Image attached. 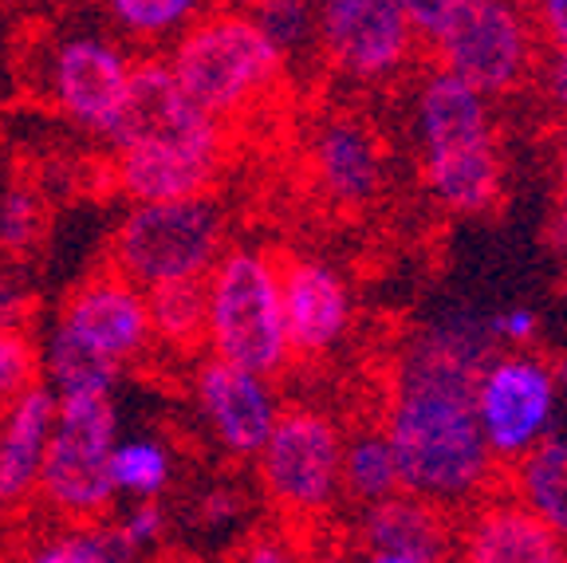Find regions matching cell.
<instances>
[{
  "label": "cell",
  "instance_id": "6da1fadb",
  "mask_svg": "<svg viewBox=\"0 0 567 563\" xmlns=\"http://www.w3.org/2000/svg\"><path fill=\"white\" fill-rule=\"evenodd\" d=\"M493 355L485 319L465 311L414 335L382 418L402 493L445 509L481 501L496 484V461L473 410V387Z\"/></svg>",
  "mask_w": 567,
  "mask_h": 563
},
{
  "label": "cell",
  "instance_id": "7a4b0ae2",
  "mask_svg": "<svg viewBox=\"0 0 567 563\" xmlns=\"http://www.w3.org/2000/svg\"><path fill=\"white\" fill-rule=\"evenodd\" d=\"M169 71L182 95L229 139L257 123L288 83V60L276 52L257 17L229 4L202 12L182 32L169 52Z\"/></svg>",
  "mask_w": 567,
  "mask_h": 563
},
{
  "label": "cell",
  "instance_id": "3957f363",
  "mask_svg": "<svg viewBox=\"0 0 567 563\" xmlns=\"http://www.w3.org/2000/svg\"><path fill=\"white\" fill-rule=\"evenodd\" d=\"M414 119L430 197L457 217H481L493 209L505 190V166H501L488 99L445 71L430 68L417 83Z\"/></svg>",
  "mask_w": 567,
  "mask_h": 563
},
{
  "label": "cell",
  "instance_id": "277c9868",
  "mask_svg": "<svg viewBox=\"0 0 567 563\" xmlns=\"http://www.w3.org/2000/svg\"><path fill=\"white\" fill-rule=\"evenodd\" d=\"M225 229L229 221L213 197L138 205L111 229L99 260L138 291L209 276L225 253Z\"/></svg>",
  "mask_w": 567,
  "mask_h": 563
},
{
  "label": "cell",
  "instance_id": "5b68a950",
  "mask_svg": "<svg viewBox=\"0 0 567 563\" xmlns=\"http://www.w3.org/2000/svg\"><path fill=\"white\" fill-rule=\"evenodd\" d=\"M209 351L260 379L280 375L292 355L284 339L276 253L229 248L209 273Z\"/></svg>",
  "mask_w": 567,
  "mask_h": 563
},
{
  "label": "cell",
  "instance_id": "8992f818",
  "mask_svg": "<svg viewBox=\"0 0 567 563\" xmlns=\"http://www.w3.org/2000/svg\"><path fill=\"white\" fill-rule=\"evenodd\" d=\"M422 48L430 52V68L461 80L488 103L528 88L544 55L528 0H473Z\"/></svg>",
  "mask_w": 567,
  "mask_h": 563
},
{
  "label": "cell",
  "instance_id": "52a82bcc",
  "mask_svg": "<svg viewBox=\"0 0 567 563\" xmlns=\"http://www.w3.org/2000/svg\"><path fill=\"white\" fill-rule=\"evenodd\" d=\"M115 406L111 395H83L55 402V426L40 465L35 501L55 524H99L115 509L111 484Z\"/></svg>",
  "mask_w": 567,
  "mask_h": 563
},
{
  "label": "cell",
  "instance_id": "ba28073f",
  "mask_svg": "<svg viewBox=\"0 0 567 563\" xmlns=\"http://www.w3.org/2000/svg\"><path fill=\"white\" fill-rule=\"evenodd\" d=\"M343 469V433L328 414L308 406H288L276 414L265 449L257 453L260 489L268 504L280 512L284 532L311 529L319 516H328Z\"/></svg>",
  "mask_w": 567,
  "mask_h": 563
},
{
  "label": "cell",
  "instance_id": "9c48e42d",
  "mask_svg": "<svg viewBox=\"0 0 567 563\" xmlns=\"http://www.w3.org/2000/svg\"><path fill=\"white\" fill-rule=\"evenodd\" d=\"M559 382L548 359L528 351H496L473 387L481 438L496 465H513L551 433Z\"/></svg>",
  "mask_w": 567,
  "mask_h": 563
},
{
  "label": "cell",
  "instance_id": "30bf717a",
  "mask_svg": "<svg viewBox=\"0 0 567 563\" xmlns=\"http://www.w3.org/2000/svg\"><path fill=\"white\" fill-rule=\"evenodd\" d=\"M103 134L115 150H189L221 158L233 150L229 134L182 95L166 60L131 63L123 99Z\"/></svg>",
  "mask_w": 567,
  "mask_h": 563
},
{
  "label": "cell",
  "instance_id": "8fae6325",
  "mask_svg": "<svg viewBox=\"0 0 567 563\" xmlns=\"http://www.w3.org/2000/svg\"><path fill=\"white\" fill-rule=\"evenodd\" d=\"M417 48L399 0H316V52L343 80H399Z\"/></svg>",
  "mask_w": 567,
  "mask_h": 563
},
{
  "label": "cell",
  "instance_id": "7c38bea8",
  "mask_svg": "<svg viewBox=\"0 0 567 563\" xmlns=\"http://www.w3.org/2000/svg\"><path fill=\"white\" fill-rule=\"evenodd\" d=\"M311 190L319 202L339 213H359L382 194L386 185V154L371 123L351 111L323 115L311 126L308 150H303Z\"/></svg>",
  "mask_w": 567,
  "mask_h": 563
},
{
  "label": "cell",
  "instance_id": "4fadbf2b",
  "mask_svg": "<svg viewBox=\"0 0 567 563\" xmlns=\"http://www.w3.org/2000/svg\"><path fill=\"white\" fill-rule=\"evenodd\" d=\"M60 327H68L75 339L95 347L111 362H142L154 351L151 316H146V296L134 284L99 260L83 280L71 284L63 296Z\"/></svg>",
  "mask_w": 567,
  "mask_h": 563
},
{
  "label": "cell",
  "instance_id": "5bb4252c",
  "mask_svg": "<svg viewBox=\"0 0 567 563\" xmlns=\"http://www.w3.org/2000/svg\"><path fill=\"white\" fill-rule=\"evenodd\" d=\"M280 273L284 339L292 359H319L343 339L351 324V291L347 280L323 260L308 256H276Z\"/></svg>",
  "mask_w": 567,
  "mask_h": 563
},
{
  "label": "cell",
  "instance_id": "9a60e30c",
  "mask_svg": "<svg viewBox=\"0 0 567 563\" xmlns=\"http://www.w3.org/2000/svg\"><path fill=\"white\" fill-rule=\"evenodd\" d=\"M194 387L205 422H209L213 438L225 446V453H233V458H257L260 449H265L268 433H272L276 414H280L268 379L209 355V359L197 362Z\"/></svg>",
  "mask_w": 567,
  "mask_h": 563
},
{
  "label": "cell",
  "instance_id": "2e32d148",
  "mask_svg": "<svg viewBox=\"0 0 567 563\" xmlns=\"http://www.w3.org/2000/svg\"><path fill=\"white\" fill-rule=\"evenodd\" d=\"M131 63L123 60L118 48L95 35H75L60 44L48 60V83H52V103L60 115L87 131H106L115 115L118 99L126 88Z\"/></svg>",
  "mask_w": 567,
  "mask_h": 563
},
{
  "label": "cell",
  "instance_id": "e0dca14e",
  "mask_svg": "<svg viewBox=\"0 0 567 563\" xmlns=\"http://www.w3.org/2000/svg\"><path fill=\"white\" fill-rule=\"evenodd\" d=\"M225 162L221 154L189 150H115L106 158V194H123L138 205L209 197Z\"/></svg>",
  "mask_w": 567,
  "mask_h": 563
},
{
  "label": "cell",
  "instance_id": "ac0fdd59",
  "mask_svg": "<svg viewBox=\"0 0 567 563\" xmlns=\"http://www.w3.org/2000/svg\"><path fill=\"white\" fill-rule=\"evenodd\" d=\"M457 555L461 563H567V540L513 497H488L461 524Z\"/></svg>",
  "mask_w": 567,
  "mask_h": 563
},
{
  "label": "cell",
  "instance_id": "d6986e66",
  "mask_svg": "<svg viewBox=\"0 0 567 563\" xmlns=\"http://www.w3.org/2000/svg\"><path fill=\"white\" fill-rule=\"evenodd\" d=\"M55 426V395L40 382L24 398L0 410V516L35 501L40 465Z\"/></svg>",
  "mask_w": 567,
  "mask_h": 563
},
{
  "label": "cell",
  "instance_id": "ffe728a7",
  "mask_svg": "<svg viewBox=\"0 0 567 563\" xmlns=\"http://www.w3.org/2000/svg\"><path fill=\"white\" fill-rule=\"evenodd\" d=\"M359 540L367 552L414 555L425 563H445V555L457 544L445 509L410 493H394L379 504H367L359 516Z\"/></svg>",
  "mask_w": 567,
  "mask_h": 563
},
{
  "label": "cell",
  "instance_id": "44dd1931",
  "mask_svg": "<svg viewBox=\"0 0 567 563\" xmlns=\"http://www.w3.org/2000/svg\"><path fill=\"white\" fill-rule=\"evenodd\" d=\"M142 296L154 347H166L177 359H202L209 351V276L154 284Z\"/></svg>",
  "mask_w": 567,
  "mask_h": 563
},
{
  "label": "cell",
  "instance_id": "7402d4cb",
  "mask_svg": "<svg viewBox=\"0 0 567 563\" xmlns=\"http://www.w3.org/2000/svg\"><path fill=\"white\" fill-rule=\"evenodd\" d=\"M508 497L567 540V433H548L508 469Z\"/></svg>",
  "mask_w": 567,
  "mask_h": 563
},
{
  "label": "cell",
  "instance_id": "603a6c76",
  "mask_svg": "<svg viewBox=\"0 0 567 563\" xmlns=\"http://www.w3.org/2000/svg\"><path fill=\"white\" fill-rule=\"evenodd\" d=\"M142 552L123 536L118 524H60L55 532L32 536L4 563H138Z\"/></svg>",
  "mask_w": 567,
  "mask_h": 563
},
{
  "label": "cell",
  "instance_id": "cb8c5ba5",
  "mask_svg": "<svg viewBox=\"0 0 567 563\" xmlns=\"http://www.w3.org/2000/svg\"><path fill=\"white\" fill-rule=\"evenodd\" d=\"M52 229V205L48 190L35 177H20L0 202V260L28 265L35 253H44Z\"/></svg>",
  "mask_w": 567,
  "mask_h": 563
},
{
  "label": "cell",
  "instance_id": "d4e9b609",
  "mask_svg": "<svg viewBox=\"0 0 567 563\" xmlns=\"http://www.w3.org/2000/svg\"><path fill=\"white\" fill-rule=\"evenodd\" d=\"M339 484L343 493L363 504H379L386 497L402 493L399 465H394V449H390L386 433L379 430H359L354 438L343 441V469H339Z\"/></svg>",
  "mask_w": 567,
  "mask_h": 563
},
{
  "label": "cell",
  "instance_id": "484cf974",
  "mask_svg": "<svg viewBox=\"0 0 567 563\" xmlns=\"http://www.w3.org/2000/svg\"><path fill=\"white\" fill-rule=\"evenodd\" d=\"M48 367H52V382L60 390V398H83V395H111L118 379V362H111L106 355H99L95 347H87L83 339L60 327L55 331L52 355H48Z\"/></svg>",
  "mask_w": 567,
  "mask_h": 563
},
{
  "label": "cell",
  "instance_id": "4316f807",
  "mask_svg": "<svg viewBox=\"0 0 567 563\" xmlns=\"http://www.w3.org/2000/svg\"><path fill=\"white\" fill-rule=\"evenodd\" d=\"M111 484L115 493H131L142 501H158L169 484V453L158 441H126L111 453Z\"/></svg>",
  "mask_w": 567,
  "mask_h": 563
},
{
  "label": "cell",
  "instance_id": "83f0119b",
  "mask_svg": "<svg viewBox=\"0 0 567 563\" xmlns=\"http://www.w3.org/2000/svg\"><path fill=\"white\" fill-rule=\"evenodd\" d=\"M205 0H106L111 17L123 24V32L162 40V35L189 28L202 17Z\"/></svg>",
  "mask_w": 567,
  "mask_h": 563
},
{
  "label": "cell",
  "instance_id": "f1b7e54d",
  "mask_svg": "<svg viewBox=\"0 0 567 563\" xmlns=\"http://www.w3.org/2000/svg\"><path fill=\"white\" fill-rule=\"evenodd\" d=\"M252 17L284 60L300 55L303 48H316V0H268Z\"/></svg>",
  "mask_w": 567,
  "mask_h": 563
},
{
  "label": "cell",
  "instance_id": "f546056e",
  "mask_svg": "<svg viewBox=\"0 0 567 563\" xmlns=\"http://www.w3.org/2000/svg\"><path fill=\"white\" fill-rule=\"evenodd\" d=\"M40 387V344L32 331H0V410Z\"/></svg>",
  "mask_w": 567,
  "mask_h": 563
},
{
  "label": "cell",
  "instance_id": "4dcf8cb0",
  "mask_svg": "<svg viewBox=\"0 0 567 563\" xmlns=\"http://www.w3.org/2000/svg\"><path fill=\"white\" fill-rule=\"evenodd\" d=\"M225 563H300V544L292 532H248Z\"/></svg>",
  "mask_w": 567,
  "mask_h": 563
},
{
  "label": "cell",
  "instance_id": "1f68e13d",
  "mask_svg": "<svg viewBox=\"0 0 567 563\" xmlns=\"http://www.w3.org/2000/svg\"><path fill=\"white\" fill-rule=\"evenodd\" d=\"M488 335H493L496 347H508V351H524V347L540 335V319L532 308H508V311H496V316L485 319Z\"/></svg>",
  "mask_w": 567,
  "mask_h": 563
},
{
  "label": "cell",
  "instance_id": "d6a6232c",
  "mask_svg": "<svg viewBox=\"0 0 567 563\" xmlns=\"http://www.w3.org/2000/svg\"><path fill=\"white\" fill-rule=\"evenodd\" d=\"M399 4H402V12H406L410 28L417 32V40L425 44V40H434V35L442 32L465 4H473V0H399Z\"/></svg>",
  "mask_w": 567,
  "mask_h": 563
},
{
  "label": "cell",
  "instance_id": "836d02e7",
  "mask_svg": "<svg viewBox=\"0 0 567 563\" xmlns=\"http://www.w3.org/2000/svg\"><path fill=\"white\" fill-rule=\"evenodd\" d=\"M118 529H123V536L131 540L138 552H146V547H158L162 536H166V512H162L158 501H138L123 516Z\"/></svg>",
  "mask_w": 567,
  "mask_h": 563
},
{
  "label": "cell",
  "instance_id": "e575fe53",
  "mask_svg": "<svg viewBox=\"0 0 567 563\" xmlns=\"http://www.w3.org/2000/svg\"><path fill=\"white\" fill-rule=\"evenodd\" d=\"M35 324V299L24 291V284L12 280L0 268V331H32Z\"/></svg>",
  "mask_w": 567,
  "mask_h": 563
},
{
  "label": "cell",
  "instance_id": "d590c367",
  "mask_svg": "<svg viewBox=\"0 0 567 563\" xmlns=\"http://www.w3.org/2000/svg\"><path fill=\"white\" fill-rule=\"evenodd\" d=\"M532 83H540L544 103H548L559 115V123H564L567 119V48H559V52H544L540 68H536V75H532Z\"/></svg>",
  "mask_w": 567,
  "mask_h": 563
},
{
  "label": "cell",
  "instance_id": "8d00e7d4",
  "mask_svg": "<svg viewBox=\"0 0 567 563\" xmlns=\"http://www.w3.org/2000/svg\"><path fill=\"white\" fill-rule=\"evenodd\" d=\"M528 12L544 52L567 48V0H528Z\"/></svg>",
  "mask_w": 567,
  "mask_h": 563
},
{
  "label": "cell",
  "instance_id": "74e56055",
  "mask_svg": "<svg viewBox=\"0 0 567 563\" xmlns=\"http://www.w3.org/2000/svg\"><path fill=\"white\" fill-rule=\"evenodd\" d=\"M240 509H245V497L237 493V489H209V493L197 501V520H202L205 529H225L229 520L240 516Z\"/></svg>",
  "mask_w": 567,
  "mask_h": 563
},
{
  "label": "cell",
  "instance_id": "f35d334b",
  "mask_svg": "<svg viewBox=\"0 0 567 563\" xmlns=\"http://www.w3.org/2000/svg\"><path fill=\"white\" fill-rule=\"evenodd\" d=\"M548 245H551V253H556L559 265L567 268V205H559L556 217H551V225H548Z\"/></svg>",
  "mask_w": 567,
  "mask_h": 563
},
{
  "label": "cell",
  "instance_id": "ab89813d",
  "mask_svg": "<svg viewBox=\"0 0 567 563\" xmlns=\"http://www.w3.org/2000/svg\"><path fill=\"white\" fill-rule=\"evenodd\" d=\"M556 185H559V205H567V119L559 123V139H556Z\"/></svg>",
  "mask_w": 567,
  "mask_h": 563
},
{
  "label": "cell",
  "instance_id": "60d3db41",
  "mask_svg": "<svg viewBox=\"0 0 567 563\" xmlns=\"http://www.w3.org/2000/svg\"><path fill=\"white\" fill-rule=\"evenodd\" d=\"M300 563H351L339 547H300Z\"/></svg>",
  "mask_w": 567,
  "mask_h": 563
},
{
  "label": "cell",
  "instance_id": "b9f144b4",
  "mask_svg": "<svg viewBox=\"0 0 567 563\" xmlns=\"http://www.w3.org/2000/svg\"><path fill=\"white\" fill-rule=\"evenodd\" d=\"M354 563H425V560H414V555H390V552H363Z\"/></svg>",
  "mask_w": 567,
  "mask_h": 563
},
{
  "label": "cell",
  "instance_id": "7bdbcfd3",
  "mask_svg": "<svg viewBox=\"0 0 567 563\" xmlns=\"http://www.w3.org/2000/svg\"><path fill=\"white\" fill-rule=\"evenodd\" d=\"M229 9H240V12H257L260 4H268V0H225Z\"/></svg>",
  "mask_w": 567,
  "mask_h": 563
},
{
  "label": "cell",
  "instance_id": "ee69618b",
  "mask_svg": "<svg viewBox=\"0 0 567 563\" xmlns=\"http://www.w3.org/2000/svg\"><path fill=\"white\" fill-rule=\"evenodd\" d=\"M154 563H186V555L169 552V555H162V560H154Z\"/></svg>",
  "mask_w": 567,
  "mask_h": 563
},
{
  "label": "cell",
  "instance_id": "f6af8a7d",
  "mask_svg": "<svg viewBox=\"0 0 567 563\" xmlns=\"http://www.w3.org/2000/svg\"><path fill=\"white\" fill-rule=\"evenodd\" d=\"M186 563H205V560H186Z\"/></svg>",
  "mask_w": 567,
  "mask_h": 563
}]
</instances>
